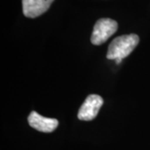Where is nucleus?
Instances as JSON below:
<instances>
[{"instance_id":"obj_1","label":"nucleus","mask_w":150,"mask_h":150,"mask_svg":"<svg viewBox=\"0 0 150 150\" xmlns=\"http://www.w3.org/2000/svg\"><path fill=\"white\" fill-rule=\"evenodd\" d=\"M139 42L138 35L132 33L114 38L108 50L107 59L110 60L123 59L133 52Z\"/></svg>"},{"instance_id":"obj_2","label":"nucleus","mask_w":150,"mask_h":150,"mask_svg":"<svg viewBox=\"0 0 150 150\" xmlns=\"http://www.w3.org/2000/svg\"><path fill=\"white\" fill-rule=\"evenodd\" d=\"M118 29L117 22L111 18H100L96 22L93 33L91 42L94 45H100L105 43L109 38L114 34Z\"/></svg>"},{"instance_id":"obj_3","label":"nucleus","mask_w":150,"mask_h":150,"mask_svg":"<svg viewBox=\"0 0 150 150\" xmlns=\"http://www.w3.org/2000/svg\"><path fill=\"white\" fill-rule=\"evenodd\" d=\"M103 104V99L99 95L91 94L88 96L79 110L78 118L83 121H91L96 118Z\"/></svg>"},{"instance_id":"obj_4","label":"nucleus","mask_w":150,"mask_h":150,"mask_svg":"<svg viewBox=\"0 0 150 150\" xmlns=\"http://www.w3.org/2000/svg\"><path fill=\"white\" fill-rule=\"evenodd\" d=\"M28 121L32 128L43 133H51L57 129L59 125L57 119L43 117L35 111L30 112Z\"/></svg>"},{"instance_id":"obj_5","label":"nucleus","mask_w":150,"mask_h":150,"mask_svg":"<svg viewBox=\"0 0 150 150\" xmlns=\"http://www.w3.org/2000/svg\"><path fill=\"white\" fill-rule=\"evenodd\" d=\"M54 0H22L23 14L28 18H37L49 8Z\"/></svg>"},{"instance_id":"obj_6","label":"nucleus","mask_w":150,"mask_h":150,"mask_svg":"<svg viewBox=\"0 0 150 150\" xmlns=\"http://www.w3.org/2000/svg\"><path fill=\"white\" fill-rule=\"evenodd\" d=\"M115 61H116V64H120V63L122 62V59H116Z\"/></svg>"}]
</instances>
